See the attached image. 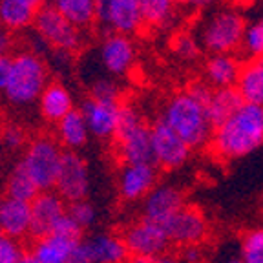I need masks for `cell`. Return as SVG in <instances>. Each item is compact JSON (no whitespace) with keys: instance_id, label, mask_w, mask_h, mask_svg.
Returning a JSON list of instances; mask_svg holds the SVG:
<instances>
[{"instance_id":"9c48e42d","label":"cell","mask_w":263,"mask_h":263,"mask_svg":"<svg viewBox=\"0 0 263 263\" xmlns=\"http://www.w3.org/2000/svg\"><path fill=\"white\" fill-rule=\"evenodd\" d=\"M163 227L166 230L170 243H176L181 247L199 245L209 236V221H206L205 214L197 206L190 205L183 206Z\"/></svg>"},{"instance_id":"6da1fadb","label":"cell","mask_w":263,"mask_h":263,"mask_svg":"<svg viewBox=\"0 0 263 263\" xmlns=\"http://www.w3.org/2000/svg\"><path fill=\"white\" fill-rule=\"evenodd\" d=\"M263 144V106L243 104L221 126L214 128L210 150L218 159L232 161L249 156Z\"/></svg>"},{"instance_id":"4fadbf2b","label":"cell","mask_w":263,"mask_h":263,"mask_svg":"<svg viewBox=\"0 0 263 263\" xmlns=\"http://www.w3.org/2000/svg\"><path fill=\"white\" fill-rule=\"evenodd\" d=\"M121 104L117 101H101V99H86L81 106V114L88 124L91 136L108 139L115 137L117 123H119Z\"/></svg>"},{"instance_id":"74e56055","label":"cell","mask_w":263,"mask_h":263,"mask_svg":"<svg viewBox=\"0 0 263 263\" xmlns=\"http://www.w3.org/2000/svg\"><path fill=\"white\" fill-rule=\"evenodd\" d=\"M186 91H189L197 103L203 104L205 108L209 106L210 99H212V95H214V90L206 84V82H194V84H190Z\"/></svg>"},{"instance_id":"e0dca14e","label":"cell","mask_w":263,"mask_h":263,"mask_svg":"<svg viewBox=\"0 0 263 263\" xmlns=\"http://www.w3.org/2000/svg\"><path fill=\"white\" fill-rule=\"evenodd\" d=\"M101 61L114 75H124L132 70L136 61V48L126 35L114 33L101 46Z\"/></svg>"},{"instance_id":"836d02e7","label":"cell","mask_w":263,"mask_h":263,"mask_svg":"<svg viewBox=\"0 0 263 263\" xmlns=\"http://www.w3.org/2000/svg\"><path fill=\"white\" fill-rule=\"evenodd\" d=\"M82 232H84V229H81V227L70 218V214L66 212L61 218V221L57 223V227H55V230L51 234H57V236H61V238L70 239V241H82Z\"/></svg>"},{"instance_id":"30bf717a","label":"cell","mask_w":263,"mask_h":263,"mask_svg":"<svg viewBox=\"0 0 263 263\" xmlns=\"http://www.w3.org/2000/svg\"><path fill=\"white\" fill-rule=\"evenodd\" d=\"M152 146L156 164L166 170H176L183 166L192 150L163 119L156 121L152 126Z\"/></svg>"},{"instance_id":"9a60e30c","label":"cell","mask_w":263,"mask_h":263,"mask_svg":"<svg viewBox=\"0 0 263 263\" xmlns=\"http://www.w3.org/2000/svg\"><path fill=\"white\" fill-rule=\"evenodd\" d=\"M156 164H124L119 174V192L126 201L144 199L156 189Z\"/></svg>"},{"instance_id":"2e32d148","label":"cell","mask_w":263,"mask_h":263,"mask_svg":"<svg viewBox=\"0 0 263 263\" xmlns=\"http://www.w3.org/2000/svg\"><path fill=\"white\" fill-rule=\"evenodd\" d=\"M31 230V203L6 196L0 199V232L13 239H21Z\"/></svg>"},{"instance_id":"ab89813d","label":"cell","mask_w":263,"mask_h":263,"mask_svg":"<svg viewBox=\"0 0 263 263\" xmlns=\"http://www.w3.org/2000/svg\"><path fill=\"white\" fill-rule=\"evenodd\" d=\"M95 18L108 24V0H95Z\"/></svg>"},{"instance_id":"277c9868","label":"cell","mask_w":263,"mask_h":263,"mask_svg":"<svg viewBox=\"0 0 263 263\" xmlns=\"http://www.w3.org/2000/svg\"><path fill=\"white\" fill-rule=\"evenodd\" d=\"M62 156L64 152L51 137H37L29 143L21 163L41 192L55 190Z\"/></svg>"},{"instance_id":"7a4b0ae2","label":"cell","mask_w":263,"mask_h":263,"mask_svg":"<svg viewBox=\"0 0 263 263\" xmlns=\"http://www.w3.org/2000/svg\"><path fill=\"white\" fill-rule=\"evenodd\" d=\"M161 119L190 148H201L210 143L214 128L206 117V110L189 91L174 95L164 106Z\"/></svg>"},{"instance_id":"cb8c5ba5","label":"cell","mask_w":263,"mask_h":263,"mask_svg":"<svg viewBox=\"0 0 263 263\" xmlns=\"http://www.w3.org/2000/svg\"><path fill=\"white\" fill-rule=\"evenodd\" d=\"M239 71H241V64L229 53L212 55L206 61V68H205L206 79H209V82L212 86H216V90L236 86Z\"/></svg>"},{"instance_id":"f5cc1de1","label":"cell","mask_w":263,"mask_h":263,"mask_svg":"<svg viewBox=\"0 0 263 263\" xmlns=\"http://www.w3.org/2000/svg\"><path fill=\"white\" fill-rule=\"evenodd\" d=\"M261 61H263V59H261Z\"/></svg>"},{"instance_id":"d590c367","label":"cell","mask_w":263,"mask_h":263,"mask_svg":"<svg viewBox=\"0 0 263 263\" xmlns=\"http://www.w3.org/2000/svg\"><path fill=\"white\" fill-rule=\"evenodd\" d=\"M176 51L181 59H186V61H194L199 55V48L190 35H179L176 39Z\"/></svg>"},{"instance_id":"e575fe53","label":"cell","mask_w":263,"mask_h":263,"mask_svg":"<svg viewBox=\"0 0 263 263\" xmlns=\"http://www.w3.org/2000/svg\"><path fill=\"white\" fill-rule=\"evenodd\" d=\"M0 141L8 150H18L26 143V134L16 124H6L0 132Z\"/></svg>"},{"instance_id":"5bb4252c","label":"cell","mask_w":263,"mask_h":263,"mask_svg":"<svg viewBox=\"0 0 263 263\" xmlns=\"http://www.w3.org/2000/svg\"><path fill=\"white\" fill-rule=\"evenodd\" d=\"M183 206H185V194L172 185H161L144 197L143 218L164 225Z\"/></svg>"},{"instance_id":"d4e9b609","label":"cell","mask_w":263,"mask_h":263,"mask_svg":"<svg viewBox=\"0 0 263 263\" xmlns=\"http://www.w3.org/2000/svg\"><path fill=\"white\" fill-rule=\"evenodd\" d=\"M57 134L61 143L68 150L75 152L81 146H84L88 137H90V130H88V124L84 121V115L81 114V110H71L64 119L59 121Z\"/></svg>"},{"instance_id":"8d00e7d4","label":"cell","mask_w":263,"mask_h":263,"mask_svg":"<svg viewBox=\"0 0 263 263\" xmlns=\"http://www.w3.org/2000/svg\"><path fill=\"white\" fill-rule=\"evenodd\" d=\"M91 97L101 101H117V86L111 81L101 79L91 86Z\"/></svg>"},{"instance_id":"8fae6325","label":"cell","mask_w":263,"mask_h":263,"mask_svg":"<svg viewBox=\"0 0 263 263\" xmlns=\"http://www.w3.org/2000/svg\"><path fill=\"white\" fill-rule=\"evenodd\" d=\"M64 199L55 190L41 192L31 201V230L29 234L33 238H44L55 230L61 218L68 212Z\"/></svg>"},{"instance_id":"83f0119b","label":"cell","mask_w":263,"mask_h":263,"mask_svg":"<svg viewBox=\"0 0 263 263\" xmlns=\"http://www.w3.org/2000/svg\"><path fill=\"white\" fill-rule=\"evenodd\" d=\"M55 6L77 29L90 26L95 18V0H59Z\"/></svg>"},{"instance_id":"4dcf8cb0","label":"cell","mask_w":263,"mask_h":263,"mask_svg":"<svg viewBox=\"0 0 263 263\" xmlns=\"http://www.w3.org/2000/svg\"><path fill=\"white\" fill-rule=\"evenodd\" d=\"M241 48L247 55H251V61L263 59V16L247 26Z\"/></svg>"},{"instance_id":"7c38bea8","label":"cell","mask_w":263,"mask_h":263,"mask_svg":"<svg viewBox=\"0 0 263 263\" xmlns=\"http://www.w3.org/2000/svg\"><path fill=\"white\" fill-rule=\"evenodd\" d=\"M117 152L124 164H156L152 146V126L139 124L134 130L115 136Z\"/></svg>"},{"instance_id":"7bdbcfd3","label":"cell","mask_w":263,"mask_h":263,"mask_svg":"<svg viewBox=\"0 0 263 263\" xmlns=\"http://www.w3.org/2000/svg\"><path fill=\"white\" fill-rule=\"evenodd\" d=\"M185 2H189V4L194 6V8H206V6L212 4L214 0H185Z\"/></svg>"},{"instance_id":"f1b7e54d","label":"cell","mask_w":263,"mask_h":263,"mask_svg":"<svg viewBox=\"0 0 263 263\" xmlns=\"http://www.w3.org/2000/svg\"><path fill=\"white\" fill-rule=\"evenodd\" d=\"M139 2L143 21L152 26L164 24L170 18L174 6H176V0H139Z\"/></svg>"},{"instance_id":"7dc6e473","label":"cell","mask_w":263,"mask_h":263,"mask_svg":"<svg viewBox=\"0 0 263 263\" xmlns=\"http://www.w3.org/2000/svg\"><path fill=\"white\" fill-rule=\"evenodd\" d=\"M26 2H29V4L35 6V8H41V6H44V0H26Z\"/></svg>"},{"instance_id":"52a82bcc","label":"cell","mask_w":263,"mask_h":263,"mask_svg":"<svg viewBox=\"0 0 263 263\" xmlns=\"http://www.w3.org/2000/svg\"><path fill=\"white\" fill-rule=\"evenodd\" d=\"M123 239L132 256H143V258L152 259L163 256L166 247L170 245V239L166 236L164 227L144 218L132 223L124 230Z\"/></svg>"},{"instance_id":"f546056e","label":"cell","mask_w":263,"mask_h":263,"mask_svg":"<svg viewBox=\"0 0 263 263\" xmlns=\"http://www.w3.org/2000/svg\"><path fill=\"white\" fill-rule=\"evenodd\" d=\"M241 261L263 263V229H252L241 238Z\"/></svg>"},{"instance_id":"7402d4cb","label":"cell","mask_w":263,"mask_h":263,"mask_svg":"<svg viewBox=\"0 0 263 263\" xmlns=\"http://www.w3.org/2000/svg\"><path fill=\"white\" fill-rule=\"evenodd\" d=\"M236 90L243 97L245 104L263 106V61H249L241 66Z\"/></svg>"},{"instance_id":"44dd1931","label":"cell","mask_w":263,"mask_h":263,"mask_svg":"<svg viewBox=\"0 0 263 263\" xmlns=\"http://www.w3.org/2000/svg\"><path fill=\"white\" fill-rule=\"evenodd\" d=\"M245 101L239 95V91L236 90V86L232 88H219V90H214V95L210 99L206 110V117H209L212 128L221 126L223 123L236 115L243 108Z\"/></svg>"},{"instance_id":"b9f144b4","label":"cell","mask_w":263,"mask_h":263,"mask_svg":"<svg viewBox=\"0 0 263 263\" xmlns=\"http://www.w3.org/2000/svg\"><path fill=\"white\" fill-rule=\"evenodd\" d=\"M11 48V37H9V29H6L0 24V55H8V49Z\"/></svg>"},{"instance_id":"c3c4849f","label":"cell","mask_w":263,"mask_h":263,"mask_svg":"<svg viewBox=\"0 0 263 263\" xmlns=\"http://www.w3.org/2000/svg\"><path fill=\"white\" fill-rule=\"evenodd\" d=\"M229 263H243L241 259H234V261H229Z\"/></svg>"},{"instance_id":"d6986e66","label":"cell","mask_w":263,"mask_h":263,"mask_svg":"<svg viewBox=\"0 0 263 263\" xmlns=\"http://www.w3.org/2000/svg\"><path fill=\"white\" fill-rule=\"evenodd\" d=\"M91 263H124L128 249L123 238L114 234H95L84 239Z\"/></svg>"},{"instance_id":"5b68a950","label":"cell","mask_w":263,"mask_h":263,"mask_svg":"<svg viewBox=\"0 0 263 263\" xmlns=\"http://www.w3.org/2000/svg\"><path fill=\"white\" fill-rule=\"evenodd\" d=\"M245 21L232 9L219 11L203 28V44L212 55H225L239 48L245 35Z\"/></svg>"},{"instance_id":"3957f363","label":"cell","mask_w":263,"mask_h":263,"mask_svg":"<svg viewBox=\"0 0 263 263\" xmlns=\"http://www.w3.org/2000/svg\"><path fill=\"white\" fill-rule=\"evenodd\" d=\"M48 86V70L37 55L22 51L13 57L11 77L4 93L9 103L16 106H28L39 101Z\"/></svg>"},{"instance_id":"816d5d0a","label":"cell","mask_w":263,"mask_h":263,"mask_svg":"<svg viewBox=\"0 0 263 263\" xmlns=\"http://www.w3.org/2000/svg\"><path fill=\"white\" fill-rule=\"evenodd\" d=\"M0 234H2V232H0Z\"/></svg>"},{"instance_id":"ba28073f","label":"cell","mask_w":263,"mask_h":263,"mask_svg":"<svg viewBox=\"0 0 263 263\" xmlns=\"http://www.w3.org/2000/svg\"><path fill=\"white\" fill-rule=\"evenodd\" d=\"M88 190H90V172L86 159H82V156L73 150H66L62 156L55 192L66 203H75L86 199Z\"/></svg>"},{"instance_id":"f35d334b","label":"cell","mask_w":263,"mask_h":263,"mask_svg":"<svg viewBox=\"0 0 263 263\" xmlns=\"http://www.w3.org/2000/svg\"><path fill=\"white\" fill-rule=\"evenodd\" d=\"M11 68H13V57L0 55V90L2 91L8 86L9 77H11Z\"/></svg>"},{"instance_id":"8992f818","label":"cell","mask_w":263,"mask_h":263,"mask_svg":"<svg viewBox=\"0 0 263 263\" xmlns=\"http://www.w3.org/2000/svg\"><path fill=\"white\" fill-rule=\"evenodd\" d=\"M35 29L48 44L61 51H71L81 42L79 29L71 24L55 4H44L37 9L35 15Z\"/></svg>"},{"instance_id":"ffe728a7","label":"cell","mask_w":263,"mask_h":263,"mask_svg":"<svg viewBox=\"0 0 263 263\" xmlns=\"http://www.w3.org/2000/svg\"><path fill=\"white\" fill-rule=\"evenodd\" d=\"M39 110H41L44 119L51 121V123H59L71 110H75L71 93L61 82H49L39 99Z\"/></svg>"},{"instance_id":"681fc988","label":"cell","mask_w":263,"mask_h":263,"mask_svg":"<svg viewBox=\"0 0 263 263\" xmlns=\"http://www.w3.org/2000/svg\"><path fill=\"white\" fill-rule=\"evenodd\" d=\"M176 2H185V0H176Z\"/></svg>"},{"instance_id":"f907efd6","label":"cell","mask_w":263,"mask_h":263,"mask_svg":"<svg viewBox=\"0 0 263 263\" xmlns=\"http://www.w3.org/2000/svg\"><path fill=\"white\" fill-rule=\"evenodd\" d=\"M53 2H59V0H53Z\"/></svg>"},{"instance_id":"bcb514c9","label":"cell","mask_w":263,"mask_h":263,"mask_svg":"<svg viewBox=\"0 0 263 263\" xmlns=\"http://www.w3.org/2000/svg\"><path fill=\"white\" fill-rule=\"evenodd\" d=\"M18 263H39V261H37V258H35V256H33L31 252H29V254L22 256V259Z\"/></svg>"},{"instance_id":"1f68e13d","label":"cell","mask_w":263,"mask_h":263,"mask_svg":"<svg viewBox=\"0 0 263 263\" xmlns=\"http://www.w3.org/2000/svg\"><path fill=\"white\" fill-rule=\"evenodd\" d=\"M68 214H70V218L73 219L81 229H90L95 223V219H97V212H95L93 205L88 203L86 199L70 203V205H68Z\"/></svg>"},{"instance_id":"4316f807","label":"cell","mask_w":263,"mask_h":263,"mask_svg":"<svg viewBox=\"0 0 263 263\" xmlns=\"http://www.w3.org/2000/svg\"><path fill=\"white\" fill-rule=\"evenodd\" d=\"M39 194H41V190L35 185V181L26 172L22 163H18L15 168L9 172L8 181H6V196L13 197V199H18V201L31 203Z\"/></svg>"},{"instance_id":"484cf974","label":"cell","mask_w":263,"mask_h":263,"mask_svg":"<svg viewBox=\"0 0 263 263\" xmlns=\"http://www.w3.org/2000/svg\"><path fill=\"white\" fill-rule=\"evenodd\" d=\"M37 8L26 0H0V24L6 29H24L35 22Z\"/></svg>"},{"instance_id":"603a6c76","label":"cell","mask_w":263,"mask_h":263,"mask_svg":"<svg viewBox=\"0 0 263 263\" xmlns=\"http://www.w3.org/2000/svg\"><path fill=\"white\" fill-rule=\"evenodd\" d=\"M77 243L79 241H70L57 234H49L35 241L31 254L39 263H70Z\"/></svg>"},{"instance_id":"60d3db41","label":"cell","mask_w":263,"mask_h":263,"mask_svg":"<svg viewBox=\"0 0 263 263\" xmlns=\"http://www.w3.org/2000/svg\"><path fill=\"white\" fill-rule=\"evenodd\" d=\"M203 258V251L199 249V245H192V247H185V259L189 263H197L201 261Z\"/></svg>"},{"instance_id":"f6af8a7d","label":"cell","mask_w":263,"mask_h":263,"mask_svg":"<svg viewBox=\"0 0 263 263\" xmlns=\"http://www.w3.org/2000/svg\"><path fill=\"white\" fill-rule=\"evenodd\" d=\"M130 263H154L152 258H143V256H132Z\"/></svg>"},{"instance_id":"ee69618b","label":"cell","mask_w":263,"mask_h":263,"mask_svg":"<svg viewBox=\"0 0 263 263\" xmlns=\"http://www.w3.org/2000/svg\"><path fill=\"white\" fill-rule=\"evenodd\" d=\"M154 263H179V261H177V259H174L172 256L163 254V256H159V258L154 259Z\"/></svg>"},{"instance_id":"d6a6232c","label":"cell","mask_w":263,"mask_h":263,"mask_svg":"<svg viewBox=\"0 0 263 263\" xmlns=\"http://www.w3.org/2000/svg\"><path fill=\"white\" fill-rule=\"evenodd\" d=\"M24 254L18 239L0 234V263H18Z\"/></svg>"},{"instance_id":"ac0fdd59","label":"cell","mask_w":263,"mask_h":263,"mask_svg":"<svg viewBox=\"0 0 263 263\" xmlns=\"http://www.w3.org/2000/svg\"><path fill=\"white\" fill-rule=\"evenodd\" d=\"M139 0H108V26L119 35L136 33L143 24Z\"/></svg>"}]
</instances>
